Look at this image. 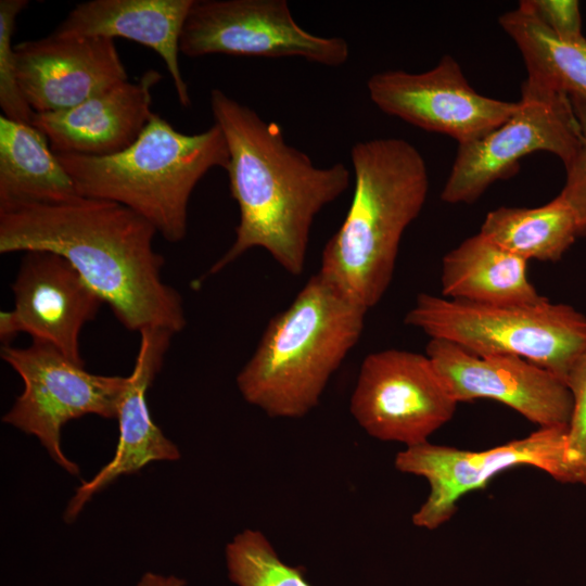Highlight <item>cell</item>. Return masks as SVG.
Returning a JSON list of instances; mask_svg holds the SVG:
<instances>
[{
	"label": "cell",
	"mask_w": 586,
	"mask_h": 586,
	"mask_svg": "<svg viewBox=\"0 0 586 586\" xmlns=\"http://www.w3.org/2000/svg\"><path fill=\"white\" fill-rule=\"evenodd\" d=\"M568 426L539 428L530 435L485 450H464L430 442L406 447L395 457V468L421 476L430 492L412 514V523L435 530L456 513L466 494L480 489L502 471L533 467L561 483L577 484L566 459Z\"/></svg>",
	"instance_id": "obj_8"
},
{
	"label": "cell",
	"mask_w": 586,
	"mask_h": 586,
	"mask_svg": "<svg viewBox=\"0 0 586 586\" xmlns=\"http://www.w3.org/2000/svg\"><path fill=\"white\" fill-rule=\"evenodd\" d=\"M194 0H90L78 3L53 30L60 35L116 37L154 50L164 61L178 101L191 98L179 65L182 29Z\"/></svg>",
	"instance_id": "obj_18"
},
{
	"label": "cell",
	"mask_w": 586,
	"mask_h": 586,
	"mask_svg": "<svg viewBox=\"0 0 586 586\" xmlns=\"http://www.w3.org/2000/svg\"><path fill=\"white\" fill-rule=\"evenodd\" d=\"M1 357L24 383L2 421L34 435L56 464L77 476L79 467L61 447L62 426L87 415L116 419L127 377L91 373L85 364L35 340L23 348L2 346Z\"/></svg>",
	"instance_id": "obj_7"
},
{
	"label": "cell",
	"mask_w": 586,
	"mask_h": 586,
	"mask_svg": "<svg viewBox=\"0 0 586 586\" xmlns=\"http://www.w3.org/2000/svg\"><path fill=\"white\" fill-rule=\"evenodd\" d=\"M139 334L137 357L118 407L119 437L115 454L91 480L76 488L64 512L67 523L75 521L87 502L119 476L136 473L153 461L180 458L178 447L153 421L146 400L174 334L162 329H144Z\"/></svg>",
	"instance_id": "obj_17"
},
{
	"label": "cell",
	"mask_w": 586,
	"mask_h": 586,
	"mask_svg": "<svg viewBox=\"0 0 586 586\" xmlns=\"http://www.w3.org/2000/svg\"><path fill=\"white\" fill-rule=\"evenodd\" d=\"M527 262L479 232L442 260V296L489 305L540 301L527 278Z\"/></svg>",
	"instance_id": "obj_20"
},
{
	"label": "cell",
	"mask_w": 586,
	"mask_h": 586,
	"mask_svg": "<svg viewBox=\"0 0 586 586\" xmlns=\"http://www.w3.org/2000/svg\"><path fill=\"white\" fill-rule=\"evenodd\" d=\"M21 90L35 113L71 109L128 80L114 39L60 35L14 46Z\"/></svg>",
	"instance_id": "obj_14"
},
{
	"label": "cell",
	"mask_w": 586,
	"mask_h": 586,
	"mask_svg": "<svg viewBox=\"0 0 586 586\" xmlns=\"http://www.w3.org/2000/svg\"><path fill=\"white\" fill-rule=\"evenodd\" d=\"M156 69L137 81H120L67 110L35 113L31 125L55 154L103 157L130 146L153 115L152 92L161 81Z\"/></svg>",
	"instance_id": "obj_16"
},
{
	"label": "cell",
	"mask_w": 586,
	"mask_h": 586,
	"mask_svg": "<svg viewBox=\"0 0 586 586\" xmlns=\"http://www.w3.org/2000/svg\"><path fill=\"white\" fill-rule=\"evenodd\" d=\"M186 581L176 576H163L148 572L143 574L137 586H184Z\"/></svg>",
	"instance_id": "obj_29"
},
{
	"label": "cell",
	"mask_w": 586,
	"mask_h": 586,
	"mask_svg": "<svg viewBox=\"0 0 586 586\" xmlns=\"http://www.w3.org/2000/svg\"><path fill=\"white\" fill-rule=\"evenodd\" d=\"M21 332V323L14 310H2L0 315V339L3 346H9V343Z\"/></svg>",
	"instance_id": "obj_28"
},
{
	"label": "cell",
	"mask_w": 586,
	"mask_h": 586,
	"mask_svg": "<svg viewBox=\"0 0 586 586\" xmlns=\"http://www.w3.org/2000/svg\"><path fill=\"white\" fill-rule=\"evenodd\" d=\"M209 103L229 151L226 171L239 222L233 243L208 275L255 247L267 251L288 273L302 275L314 220L346 191L348 168L342 163L316 166L286 142L276 122L220 89L211 90Z\"/></svg>",
	"instance_id": "obj_2"
},
{
	"label": "cell",
	"mask_w": 586,
	"mask_h": 586,
	"mask_svg": "<svg viewBox=\"0 0 586 586\" xmlns=\"http://www.w3.org/2000/svg\"><path fill=\"white\" fill-rule=\"evenodd\" d=\"M367 90L373 104L385 114L449 136L458 145L487 135L519 106V101L480 94L450 55H444L436 66L423 73H375L368 79Z\"/></svg>",
	"instance_id": "obj_12"
},
{
	"label": "cell",
	"mask_w": 586,
	"mask_h": 586,
	"mask_svg": "<svg viewBox=\"0 0 586 586\" xmlns=\"http://www.w3.org/2000/svg\"><path fill=\"white\" fill-rule=\"evenodd\" d=\"M226 560L229 578L239 586H311L304 569L282 562L258 530L237 534L226 547Z\"/></svg>",
	"instance_id": "obj_23"
},
{
	"label": "cell",
	"mask_w": 586,
	"mask_h": 586,
	"mask_svg": "<svg viewBox=\"0 0 586 586\" xmlns=\"http://www.w3.org/2000/svg\"><path fill=\"white\" fill-rule=\"evenodd\" d=\"M579 127V142L565 165L566 179L560 196L575 215L581 235L586 234V101L570 98Z\"/></svg>",
	"instance_id": "obj_26"
},
{
	"label": "cell",
	"mask_w": 586,
	"mask_h": 586,
	"mask_svg": "<svg viewBox=\"0 0 586 586\" xmlns=\"http://www.w3.org/2000/svg\"><path fill=\"white\" fill-rule=\"evenodd\" d=\"M81 198L74 180L31 124L0 117V213Z\"/></svg>",
	"instance_id": "obj_19"
},
{
	"label": "cell",
	"mask_w": 586,
	"mask_h": 586,
	"mask_svg": "<svg viewBox=\"0 0 586 586\" xmlns=\"http://www.w3.org/2000/svg\"><path fill=\"white\" fill-rule=\"evenodd\" d=\"M156 229L115 202L81 196L59 205L0 213V253L48 251L63 256L128 330L187 324L182 298L162 278Z\"/></svg>",
	"instance_id": "obj_1"
},
{
	"label": "cell",
	"mask_w": 586,
	"mask_h": 586,
	"mask_svg": "<svg viewBox=\"0 0 586 586\" xmlns=\"http://www.w3.org/2000/svg\"><path fill=\"white\" fill-rule=\"evenodd\" d=\"M351 161L354 195L318 272L369 310L392 282L402 237L426 201L429 175L418 149L398 138L357 142Z\"/></svg>",
	"instance_id": "obj_3"
},
{
	"label": "cell",
	"mask_w": 586,
	"mask_h": 586,
	"mask_svg": "<svg viewBox=\"0 0 586 586\" xmlns=\"http://www.w3.org/2000/svg\"><path fill=\"white\" fill-rule=\"evenodd\" d=\"M498 23L522 54L527 71L525 82L586 101V40L559 39L521 5L501 14Z\"/></svg>",
	"instance_id": "obj_21"
},
{
	"label": "cell",
	"mask_w": 586,
	"mask_h": 586,
	"mask_svg": "<svg viewBox=\"0 0 586 586\" xmlns=\"http://www.w3.org/2000/svg\"><path fill=\"white\" fill-rule=\"evenodd\" d=\"M519 5L532 12L559 39L569 42H582L586 40L582 30L578 1L522 0Z\"/></svg>",
	"instance_id": "obj_27"
},
{
	"label": "cell",
	"mask_w": 586,
	"mask_h": 586,
	"mask_svg": "<svg viewBox=\"0 0 586 586\" xmlns=\"http://www.w3.org/2000/svg\"><path fill=\"white\" fill-rule=\"evenodd\" d=\"M368 309L319 272L267 324L237 375L242 397L272 418L310 412L359 341Z\"/></svg>",
	"instance_id": "obj_4"
},
{
	"label": "cell",
	"mask_w": 586,
	"mask_h": 586,
	"mask_svg": "<svg viewBox=\"0 0 586 586\" xmlns=\"http://www.w3.org/2000/svg\"><path fill=\"white\" fill-rule=\"evenodd\" d=\"M12 292V309L22 332L85 364L80 332L95 318L103 301L67 259L48 251L25 252Z\"/></svg>",
	"instance_id": "obj_15"
},
{
	"label": "cell",
	"mask_w": 586,
	"mask_h": 586,
	"mask_svg": "<svg viewBox=\"0 0 586 586\" xmlns=\"http://www.w3.org/2000/svg\"><path fill=\"white\" fill-rule=\"evenodd\" d=\"M405 323L477 355H511L566 377L586 352V316L543 297L489 305L420 293Z\"/></svg>",
	"instance_id": "obj_6"
},
{
	"label": "cell",
	"mask_w": 586,
	"mask_h": 586,
	"mask_svg": "<svg viewBox=\"0 0 586 586\" xmlns=\"http://www.w3.org/2000/svg\"><path fill=\"white\" fill-rule=\"evenodd\" d=\"M457 403L499 402L539 428L569 426L573 398L549 370L511 355H477L454 343L431 339L425 349Z\"/></svg>",
	"instance_id": "obj_13"
},
{
	"label": "cell",
	"mask_w": 586,
	"mask_h": 586,
	"mask_svg": "<svg viewBox=\"0 0 586 586\" xmlns=\"http://www.w3.org/2000/svg\"><path fill=\"white\" fill-rule=\"evenodd\" d=\"M457 405L426 354L388 348L362 360L349 410L370 436L411 447L428 443Z\"/></svg>",
	"instance_id": "obj_10"
},
{
	"label": "cell",
	"mask_w": 586,
	"mask_h": 586,
	"mask_svg": "<svg viewBox=\"0 0 586 586\" xmlns=\"http://www.w3.org/2000/svg\"><path fill=\"white\" fill-rule=\"evenodd\" d=\"M180 53L302 58L337 67L348 60L349 46L342 37H321L302 28L285 0H194Z\"/></svg>",
	"instance_id": "obj_11"
},
{
	"label": "cell",
	"mask_w": 586,
	"mask_h": 586,
	"mask_svg": "<svg viewBox=\"0 0 586 586\" xmlns=\"http://www.w3.org/2000/svg\"><path fill=\"white\" fill-rule=\"evenodd\" d=\"M565 384L573 398L566 459L575 472L577 484L586 485V352L570 370Z\"/></svg>",
	"instance_id": "obj_25"
},
{
	"label": "cell",
	"mask_w": 586,
	"mask_h": 586,
	"mask_svg": "<svg viewBox=\"0 0 586 586\" xmlns=\"http://www.w3.org/2000/svg\"><path fill=\"white\" fill-rule=\"evenodd\" d=\"M81 196L118 203L146 219L169 242L188 231L191 194L213 168L227 169L229 151L217 124L183 133L153 113L138 139L103 157L56 154Z\"/></svg>",
	"instance_id": "obj_5"
},
{
	"label": "cell",
	"mask_w": 586,
	"mask_h": 586,
	"mask_svg": "<svg viewBox=\"0 0 586 586\" xmlns=\"http://www.w3.org/2000/svg\"><path fill=\"white\" fill-rule=\"evenodd\" d=\"M28 3L27 0L0 1V106L3 116L25 124H31L35 112L18 85L13 35L16 17Z\"/></svg>",
	"instance_id": "obj_24"
},
{
	"label": "cell",
	"mask_w": 586,
	"mask_h": 586,
	"mask_svg": "<svg viewBox=\"0 0 586 586\" xmlns=\"http://www.w3.org/2000/svg\"><path fill=\"white\" fill-rule=\"evenodd\" d=\"M480 232L526 262H556L581 235L574 213L560 195L538 207L491 211Z\"/></svg>",
	"instance_id": "obj_22"
},
{
	"label": "cell",
	"mask_w": 586,
	"mask_h": 586,
	"mask_svg": "<svg viewBox=\"0 0 586 586\" xmlns=\"http://www.w3.org/2000/svg\"><path fill=\"white\" fill-rule=\"evenodd\" d=\"M578 142L579 127L570 97L523 81L512 116L482 138L458 145L441 200L473 203L492 183L517 171L522 157L537 151L555 154L565 166Z\"/></svg>",
	"instance_id": "obj_9"
}]
</instances>
